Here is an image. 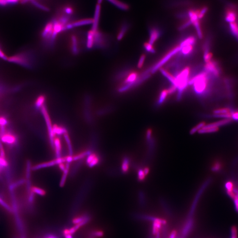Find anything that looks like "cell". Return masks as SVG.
<instances>
[{
    "mask_svg": "<svg viewBox=\"0 0 238 238\" xmlns=\"http://www.w3.org/2000/svg\"><path fill=\"white\" fill-rule=\"evenodd\" d=\"M214 78L205 71L190 79L188 85H193L194 92L199 96H205L210 92L212 80Z\"/></svg>",
    "mask_w": 238,
    "mask_h": 238,
    "instance_id": "cell-1",
    "label": "cell"
},
{
    "mask_svg": "<svg viewBox=\"0 0 238 238\" xmlns=\"http://www.w3.org/2000/svg\"><path fill=\"white\" fill-rule=\"evenodd\" d=\"M190 72V68L186 67L182 71L177 74L175 77L176 80V86L178 90L177 97L178 100L181 99L184 91L188 86Z\"/></svg>",
    "mask_w": 238,
    "mask_h": 238,
    "instance_id": "cell-2",
    "label": "cell"
},
{
    "mask_svg": "<svg viewBox=\"0 0 238 238\" xmlns=\"http://www.w3.org/2000/svg\"><path fill=\"white\" fill-rule=\"evenodd\" d=\"M180 50H181V48L179 46V45L176 46V47L172 49L162 59H160L159 61L156 63L152 67L147 70H146L144 71V73H146V74L152 75L154 74L159 69L162 68V66L165 64L166 62H167L173 56L177 53L179 52Z\"/></svg>",
    "mask_w": 238,
    "mask_h": 238,
    "instance_id": "cell-3",
    "label": "cell"
},
{
    "mask_svg": "<svg viewBox=\"0 0 238 238\" xmlns=\"http://www.w3.org/2000/svg\"><path fill=\"white\" fill-rule=\"evenodd\" d=\"M7 60L27 68H31L32 66L30 57L26 53H20L8 57Z\"/></svg>",
    "mask_w": 238,
    "mask_h": 238,
    "instance_id": "cell-4",
    "label": "cell"
},
{
    "mask_svg": "<svg viewBox=\"0 0 238 238\" xmlns=\"http://www.w3.org/2000/svg\"><path fill=\"white\" fill-rule=\"evenodd\" d=\"M204 71L214 78H219L221 74V69L219 63L213 59L210 62L205 63L204 66Z\"/></svg>",
    "mask_w": 238,
    "mask_h": 238,
    "instance_id": "cell-5",
    "label": "cell"
},
{
    "mask_svg": "<svg viewBox=\"0 0 238 238\" xmlns=\"http://www.w3.org/2000/svg\"><path fill=\"white\" fill-rule=\"evenodd\" d=\"M41 110L42 114L43 115V116L44 117V118L45 119L46 126H47L51 145L53 148H54V142L55 136L54 133H53V125L52 124L50 116H49V112H48L47 108H46L45 105H43V106L42 107V108H41Z\"/></svg>",
    "mask_w": 238,
    "mask_h": 238,
    "instance_id": "cell-6",
    "label": "cell"
},
{
    "mask_svg": "<svg viewBox=\"0 0 238 238\" xmlns=\"http://www.w3.org/2000/svg\"><path fill=\"white\" fill-rule=\"evenodd\" d=\"M238 8L234 4H229L225 12V19L227 22H234L238 18Z\"/></svg>",
    "mask_w": 238,
    "mask_h": 238,
    "instance_id": "cell-7",
    "label": "cell"
},
{
    "mask_svg": "<svg viewBox=\"0 0 238 238\" xmlns=\"http://www.w3.org/2000/svg\"><path fill=\"white\" fill-rule=\"evenodd\" d=\"M65 162H66L65 157L57 158L55 159L52 160L49 162H43V163L34 165L32 167V170H38L42 168H45L50 167L54 166L55 165L59 164L61 163H65Z\"/></svg>",
    "mask_w": 238,
    "mask_h": 238,
    "instance_id": "cell-8",
    "label": "cell"
},
{
    "mask_svg": "<svg viewBox=\"0 0 238 238\" xmlns=\"http://www.w3.org/2000/svg\"><path fill=\"white\" fill-rule=\"evenodd\" d=\"M105 37L98 31L95 32V44L94 47L103 48L106 45Z\"/></svg>",
    "mask_w": 238,
    "mask_h": 238,
    "instance_id": "cell-9",
    "label": "cell"
},
{
    "mask_svg": "<svg viewBox=\"0 0 238 238\" xmlns=\"http://www.w3.org/2000/svg\"><path fill=\"white\" fill-rule=\"evenodd\" d=\"M1 139L2 142L9 145L14 144L17 142L16 136L10 132H5L1 136Z\"/></svg>",
    "mask_w": 238,
    "mask_h": 238,
    "instance_id": "cell-10",
    "label": "cell"
},
{
    "mask_svg": "<svg viewBox=\"0 0 238 238\" xmlns=\"http://www.w3.org/2000/svg\"><path fill=\"white\" fill-rule=\"evenodd\" d=\"M101 5L97 4L95 8V16L93 19V23L92 30L94 32L98 31V24H99V18H100L101 13Z\"/></svg>",
    "mask_w": 238,
    "mask_h": 238,
    "instance_id": "cell-11",
    "label": "cell"
},
{
    "mask_svg": "<svg viewBox=\"0 0 238 238\" xmlns=\"http://www.w3.org/2000/svg\"><path fill=\"white\" fill-rule=\"evenodd\" d=\"M70 44H71L70 47H71V52L74 55H77L80 52V47H79V41L76 36L71 35Z\"/></svg>",
    "mask_w": 238,
    "mask_h": 238,
    "instance_id": "cell-12",
    "label": "cell"
},
{
    "mask_svg": "<svg viewBox=\"0 0 238 238\" xmlns=\"http://www.w3.org/2000/svg\"><path fill=\"white\" fill-rule=\"evenodd\" d=\"M161 35V32L158 29L156 28H152L150 29V39L149 43L150 45H153Z\"/></svg>",
    "mask_w": 238,
    "mask_h": 238,
    "instance_id": "cell-13",
    "label": "cell"
},
{
    "mask_svg": "<svg viewBox=\"0 0 238 238\" xmlns=\"http://www.w3.org/2000/svg\"><path fill=\"white\" fill-rule=\"evenodd\" d=\"M95 44V32L92 30L89 31L87 33L86 41V46L89 49L94 47Z\"/></svg>",
    "mask_w": 238,
    "mask_h": 238,
    "instance_id": "cell-14",
    "label": "cell"
},
{
    "mask_svg": "<svg viewBox=\"0 0 238 238\" xmlns=\"http://www.w3.org/2000/svg\"><path fill=\"white\" fill-rule=\"evenodd\" d=\"M231 122H232V120L231 119H223V120L218 121V122L210 123V124H207V125H205V126L208 127H217V128H219L220 127L224 126V125L230 124V123H231Z\"/></svg>",
    "mask_w": 238,
    "mask_h": 238,
    "instance_id": "cell-15",
    "label": "cell"
},
{
    "mask_svg": "<svg viewBox=\"0 0 238 238\" xmlns=\"http://www.w3.org/2000/svg\"><path fill=\"white\" fill-rule=\"evenodd\" d=\"M54 148L55 150L56 157L57 158L61 157V141L58 137L54 138Z\"/></svg>",
    "mask_w": 238,
    "mask_h": 238,
    "instance_id": "cell-16",
    "label": "cell"
},
{
    "mask_svg": "<svg viewBox=\"0 0 238 238\" xmlns=\"http://www.w3.org/2000/svg\"><path fill=\"white\" fill-rule=\"evenodd\" d=\"M93 19H80V20H77L73 23H71V25L72 28L78 27L86 25L91 24H93Z\"/></svg>",
    "mask_w": 238,
    "mask_h": 238,
    "instance_id": "cell-17",
    "label": "cell"
},
{
    "mask_svg": "<svg viewBox=\"0 0 238 238\" xmlns=\"http://www.w3.org/2000/svg\"><path fill=\"white\" fill-rule=\"evenodd\" d=\"M159 70L160 72H161V73H162V74L164 76H165V77H166V78L171 82L172 85L176 86V80L175 77L173 76L172 74H171L169 72H168V71L165 70V69L161 68Z\"/></svg>",
    "mask_w": 238,
    "mask_h": 238,
    "instance_id": "cell-18",
    "label": "cell"
},
{
    "mask_svg": "<svg viewBox=\"0 0 238 238\" xmlns=\"http://www.w3.org/2000/svg\"><path fill=\"white\" fill-rule=\"evenodd\" d=\"M53 133L54 135H65V134L68 133L66 129L62 126H58L57 124H55L53 125Z\"/></svg>",
    "mask_w": 238,
    "mask_h": 238,
    "instance_id": "cell-19",
    "label": "cell"
},
{
    "mask_svg": "<svg viewBox=\"0 0 238 238\" xmlns=\"http://www.w3.org/2000/svg\"><path fill=\"white\" fill-rule=\"evenodd\" d=\"M225 188H226V192L228 195L233 199L235 197V194L233 191L234 188L233 183L231 181H227L225 184Z\"/></svg>",
    "mask_w": 238,
    "mask_h": 238,
    "instance_id": "cell-20",
    "label": "cell"
},
{
    "mask_svg": "<svg viewBox=\"0 0 238 238\" xmlns=\"http://www.w3.org/2000/svg\"><path fill=\"white\" fill-rule=\"evenodd\" d=\"M108 1L122 10L127 11L129 8V7L127 4L122 3L119 0H108Z\"/></svg>",
    "mask_w": 238,
    "mask_h": 238,
    "instance_id": "cell-21",
    "label": "cell"
},
{
    "mask_svg": "<svg viewBox=\"0 0 238 238\" xmlns=\"http://www.w3.org/2000/svg\"><path fill=\"white\" fill-rule=\"evenodd\" d=\"M195 42L196 39L195 37L194 36H191L188 37L184 39L182 42L180 43L179 45L181 48L186 46V45H193L195 44Z\"/></svg>",
    "mask_w": 238,
    "mask_h": 238,
    "instance_id": "cell-22",
    "label": "cell"
},
{
    "mask_svg": "<svg viewBox=\"0 0 238 238\" xmlns=\"http://www.w3.org/2000/svg\"><path fill=\"white\" fill-rule=\"evenodd\" d=\"M129 28L128 24L124 23L122 25V27L120 28L118 35L117 36V39L118 40H121L124 37V36L126 34Z\"/></svg>",
    "mask_w": 238,
    "mask_h": 238,
    "instance_id": "cell-23",
    "label": "cell"
},
{
    "mask_svg": "<svg viewBox=\"0 0 238 238\" xmlns=\"http://www.w3.org/2000/svg\"><path fill=\"white\" fill-rule=\"evenodd\" d=\"M70 163H67L66 164L65 169L64 171H63V174L62 178H61L60 184H59V186L60 187H63L65 185V184L66 181L67 176H68V174H69V169H70Z\"/></svg>",
    "mask_w": 238,
    "mask_h": 238,
    "instance_id": "cell-24",
    "label": "cell"
},
{
    "mask_svg": "<svg viewBox=\"0 0 238 238\" xmlns=\"http://www.w3.org/2000/svg\"><path fill=\"white\" fill-rule=\"evenodd\" d=\"M229 30L231 34L237 38H238V23L237 22L229 23Z\"/></svg>",
    "mask_w": 238,
    "mask_h": 238,
    "instance_id": "cell-25",
    "label": "cell"
},
{
    "mask_svg": "<svg viewBox=\"0 0 238 238\" xmlns=\"http://www.w3.org/2000/svg\"><path fill=\"white\" fill-rule=\"evenodd\" d=\"M45 99L46 98L44 95H41L39 96L35 101V108L37 109H41L43 105H44Z\"/></svg>",
    "mask_w": 238,
    "mask_h": 238,
    "instance_id": "cell-26",
    "label": "cell"
},
{
    "mask_svg": "<svg viewBox=\"0 0 238 238\" xmlns=\"http://www.w3.org/2000/svg\"><path fill=\"white\" fill-rule=\"evenodd\" d=\"M218 129H219V128H217V127H208L206 126L205 125L203 128L201 129L198 132L200 134L214 133L217 132V131H218Z\"/></svg>",
    "mask_w": 238,
    "mask_h": 238,
    "instance_id": "cell-27",
    "label": "cell"
},
{
    "mask_svg": "<svg viewBox=\"0 0 238 238\" xmlns=\"http://www.w3.org/2000/svg\"><path fill=\"white\" fill-rule=\"evenodd\" d=\"M193 50V45H188L181 48V50L179 52L181 53V54L184 56H187L190 55Z\"/></svg>",
    "mask_w": 238,
    "mask_h": 238,
    "instance_id": "cell-28",
    "label": "cell"
},
{
    "mask_svg": "<svg viewBox=\"0 0 238 238\" xmlns=\"http://www.w3.org/2000/svg\"><path fill=\"white\" fill-rule=\"evenodd\" d=\"M91 153L90 151H84L83 152L78 153V154L72 156L73 157V161H78L83 158L86 156H88Z\"/></svg>",
    "mask_w": 238,
    "mask_h": 238,
    "instance_id": "cell-29",
    "label": "cell"
},
{
    "mask_svg": "<svg viewBox=\"0 0 238 238\" xmlns=\"http://www.w3.org/2000/svg\"><path fill=\"white\" fill-rule=\"evenodd\" d=\"M64 136L65 140L67 144V145H68L69 155H73V148H72L71 139H70L69 135L68 134V133H67L65 134V135H64Z\"/></svg>",
    "mask_w": 238,
    "mask_h": 238,
    "instance_id": "cell-30",
    "label": "cell"
},
{
    "mask_svg": "<svg viewBox=\"0 0 238 238\" xmlns=\"http://www.w3.org/2000/svg\"><path fill=\"white\" fill-rule=\"evenodd\" d=\"M232 110V109L230 108L225 107V108H219L214 110L213 115L227 114V113L231 112Z\"/></svg>",
    "mask_w": 238,
    "mask_h": 238,
    "instance_id": "cell-31",
    "label": "cell"
},
{
    "mask_svg": "<svg viewBox=\"0 0 238 238\" xmlns=\"http://www.w3.org/2000/svg\"><path fill=\"white\" fill-rule=\"evenodd\" d=\"M168 95V93L167 90H164L162 91L161 92V94H160L159 98L158 99L157 101V105L158 106H160V105H162V104L164 103L165 101V99L167 97V95Z\"/></svg>",
    "mask_w": 238,
    "mask_h": 238,
    "instance_id": "cell-32",
    "label": "cell"
},
{
    "mask_svg": "<svg viewBox=\"0 0 238 238\" xmlns=\"http://www.w3.org/2000/svg\"><path fill=\"white\" fill-rule=\"evenodd\" d=\"M192 24L195 27L196 31L197 33L198 37L200 39H202V38H203V33H202V29H201V25H200L199 20L194 22Z\"/></svg>",
    "mask_w": 238,
    "mask_h": 238,
    "instance_id": "cell-33",
    "label": "cell"
},
{
    "mask_svg": "<svg viewBox=\"0 0 238 238\" xmlns=\"http://www.w3.org/2000/svg\"><path fill=\"white\" fill-rule=\"evenodd\" d=\"M129 160L127 158H125L123 161L122 165V170L124 173H127L129 168Z\"/></svg>",
    "mask_w": 238,
    "mask_h": 238,
    "instance_id": "cell-34",
    "label": "cell"
},
{
    "mask_svg": "<svg viewBox=\"0 0 238 238\" xmlns=\"http://www.w3.org/2000/svg\"><path fill=\"white\" fill-rule=\"evenodd\" d=\"M31 191L34 194H36L41 196L45 195L46 194L45 190H43L42 188H38V187H32L31 188Z\"/></svg>",
    "mask_w": 238,
    "mask_h": 238,
    "instance_id": "cell-35",
    "label": "cell"
},
{
    "mask_svg": "<svg viewBox=\"0 0 238 238\" xmlns=\"http://www.w3.org/2000/svg\"><path fill=\"white\" fill-rule=\"evenodd\" d=\"M205 125V122H201V123H199L198 125L194 127L193 128L191 129V130L190 131V134L191 135H193V134L195 133L196 132H199L201 129L203 128L204 126Z\"/></svg>",
    "mask_w": 238,
    "mask_h": 238,
    "instance_id": "cell-36",
    "label": "cell"
},
{
    "mask_svg": "<svg viewBox=\"0 0 238 238\" xmlns=\"http://www.w3.org/2000/svg\"><path fill=\"white\" fill-rule=\"evenodd\" d=\"M31 3L34 5V6L38 8H40V9L43 10V11H49V9L48 8L44 6V5H42L40 3L36 1L35 0H31Z\"/></svg>",
    "mask_w": 238,
    "mask_h": 238,
    "instance_id": "cell-37",
    "label": "cell"
},
{
    "mask_svg": "<svg viewBox=\"0 0 238 238\" xmlns=\"http://www.w3.org/2000/svg\"><path fill=\"white\" fill-rule=\"evenodd\" d=\"M144 47L145 50L148 52L151 53V54H154L155 53V49H154L153 46L150 45V43H145L144 44Z\"/></svg>",
    "mask_w": 238,
    "mask_h": 238,
    "instance_id": "cell-38",
    "label": "cell"
},
{
    "mask_svg": "<svg viewBox=\"0 0 238 238\" xmlns=\"http://www.w3.org/2000/svg\"><path fill=\"white\" fill-rule=\"evenodd\" d=\"M32 170V167L30 161H28L27 163L26 178L28 180H29L31 177V171Z\"/></svg>",
    "mask_w": 238,
    "mask_h": 238,
    "instance_id": "cell-39",
    "label": "cell"
},
{
    "mask_svg": "<svg viewBox=\"0 0 238 238\" xmlns=\"http://www.w3.org/2000/svg\"><path fill=\"white\" fill-rule=\"evenodd\" d=\"M203 58H204V60L205 63L210 62L213 58V54L211 52H210V51L204 52Z\"/></svg>",
    "mask_w": 238,
    "mask_h": 238,
    "instance_id": "cell-40",
    "label": "cell"
},
{
    "mask_svg": "<svg viewBox=\"0 0 238 238\" xmlns=\"http://www.w3.org/2000/svg\"><path fill=\"white\" fill-rule=\"evenodd\" d=\"M208 11V8L207 7H206V6L202 8L200 10H199V19H202L205 16V15L206 14Z\"/></svg>",
    "mask_w": 238,
    "mask_h": 238,
    "instance_id": "cell-41",
    "label": "cell"
},
{
    "mask_svg": "<svg viewBox=\"0 0 238 238\" xmlns=\"http://www.w3.org/2000/svg\"><path fill=\"white\" fill-rule=\"evenodd\" d=\"M25 182V179H20V180H19V181L16 182L14 183H13L12 184H11L10 186V189L11 190H13L14 188H17L18 186L23 184Z\"/></svg>",
    "mask_w": 238,
    "mask_h": 238,
    "instance_id": "cell-42",
    "label": "cell"
},
{
    "mask_svg": "<svg viewBox=\"0 0 238 238\" xmlns=\"http://www.w3.org/2000/svg\"><path fill=\"white\" fill-rule=\"evenodd\" d=\"M0 205L3 206L5 209L7 210L8 211L10 212L12 211V209L10 207L9 205L7 204L6 202L5 201H4L1 198H0Z\"/></svg>",
    "mask_w": 238,
    "mask_h": 238,
    "instance_id": "cell-43",
    "label": "cell"
},
{
    "mask_svg": "<svg viewBox=\"0 0 238 238\" xmlns=\"http://www.w3.org/2000/svg\"><path fill=\"white\" fill-rule=\"evenodd\" d=\"M146 175L143 170L140 169L138 173V178L140 181H142L145 178Z\"/></svg>",
    "mask_w": 238,
    "mask_h": 238,
    "instance_id": "cell-44",
    "label": "cell"
},
{
    "mask_svg": "<svg viewBox=\"0 0 238 238\" xmlns=\"http://www.w3.org/2000/svg\"><path fill=\"white\" fill-rule=\"evenodd\" d=\"M191 24H192L190 20H188V21H186L185 23H184L182 24L181 26H180L179 28H178V30L179 31L183 30L184 29L187 28L190 26V25Z\"/></svg>",
    "mask_w": 238,
    "mask_h": 238,
    "instance_id": "cell-45",
    "label": "cell"
},
{
    "mask_svg": "<svg viewBox=\"0 0 238 238\" xmlns=\"http://www.w3.org/2000/svg\"><path fill=\"white\" fill-rule=\"evenodd\" d=\"M221 165L219 162H216L212 167V170L214 172H218L220 169Z\"/></svg>",
    "mask_w": 238,
    "mask_h": 238,
    "instance_id": "cell-46",
    "label": "cell"
},
{
    "mask_svg": "<svg viewBox=\"0 0 238 238\" xmlns=\"http://www.w3.org/2000/svg\"><path fill=\"white\" fill-rule=\"evenodd\" d=\"M145 58L146 56L145 55L143 54L141 56L140 59H139V61H138V65H137V67H138V69H141L144 63L145 60Z\"/></svg>",
    "mask_w": 238,
    "mask_h": 238,
    "instance_id": "cell-47",
    "label": "cell"
},
{
    "mask_svg": "<svg viewBox=\"0 0 238 238\" xmlns=\"http://www.w3.org/2000/svg\"><path fill=\"white\" fill-rule=\"evenodd\" d=\"M231 120L238 122V110H232L231 112Z\"/></svg>",
    "mask_w": 238,
    "mask_h": 238,
    "instance_id": "cell-48",
    "label": "cell"
},
{
    "mask_svg": "<svg viewBox=\"0 0 238 238\" xmlns=\"http://www.w3.org/2000/svg\"><path fill=\"white\" fill-rule=\"evenodd\" d=\"M8 165V163L7 161L5 159V158L0 157V166L4 168H5L7 167Z\"/></svg>",
    "mask_w": 238,
    "mask_h": 238,
    "instance_id": "cell-49",
    "label": "cell"
},
{
    "mask_svg": "<svg viewBox=\"0 0 238 238\" xmlns=\"http://www.w3.org/2000/svg\"><path fill=\"white\" fill-rule=\"evenodd\" d=\"M99 158H98V157L97 156H96V157H95V158L94 159V160H93V161H92V162H91L89 164H88V166L90 168L93 167H94L95 166V165H97V164H98V163H99Z\"/></svg>",
    "mask_w": 238,
    "mask_h": 238,
    "instance_id": "cell-50",
    "label": "cell"
},
{
    "mask_svg": "<svg viewBox=\"0 0 238 238\" xmlns=\"http://www.w3.org/2000/svg\"><path fill=\"white\" fill-rule=\"evenodd\" d=\"M96 156H97V155L95 153H91L89 155L88 157H87V159H86V162L87 164H89Z\"/></svg>",
    "mask_w": 238,
    "mask_h": 238,
    "instance_id": "cell-51",
    "label": "cell"
},
{
    "mask_svg": "<svg viewBox=\"0 0 238 238\" xmlns=\"http://www.w3.org/2000/svg\"><path fill=\"white\" fill-rule=\"evenodd\" d=\"M8 123L7 119L4 116H0V127H5Z\"/></svg>",
    "mask_w": 238,
    "mask_h": 238,
    "instance_id": "cell-52",
    "label": "cell"
},
{
    "mask_svg": "<svg viewBox=\"0 0 238 238\" xmlns=\"http://www.w3.org/2000/svg\"><path fill=\"white\" fill-rule=\"evenodd\" d=\"M87 216H83V217H78V218H75V219L73 220V223L74 224H76V225L80 224L81 222H82L83 221V220H84L85 219L86 217H87Z\"/></svg>",
    "mask_w": 238,
    "mask_h": 238,
    "instance_id": "cell-53",
    "label": "cell"
},
{
    "mask_svg": "<svg viewBox=\"0 0 238 238\" xmlns=\"http://www.w3.org/2000/svg\"><path fill=\"white\" fill-rule=\"evenodd\" d=\"M167 90L168 93V95H171V94H173L177 90V87L174 85H172L170 87L168 88V89Z\"/></svg>",
    "mask_w": 238,
    "mask_h": 238,
    "instance_id": "cell-54",
    "label": "cell"
},
{
    "mask_svg": "<svg viewBox=\"0 0 238 238\" xmlns=\"http://www.w3.org/2000/svg\"><path fill=\"white\" fill-rule=\"evenodd\" d=\"M64 12L67 15L70 16L73 13V10L70 7H66L64 8Z\"/></svg>",
    "mask_w": 238,
    "mask_h": 238,
    "instance_id": "cell-55",
    "label": "cell"
},
{
    "mask_svg": "<svg viewBox=\"0 0 238 238\" xmlns=\"http://www.w3.org/2000/svg\"><path fill=\"white\" fill-rule=\"evenodd\" d=\"M103 235V233L101 231H94L92 233V235L95 237H101Z\"/></svg>",
    "mask_w": 238,
    "mask_h": 238,
    "instance_id": "cell-56",
    "label": "cell"
},
{
    "mask_svg": "<svg viewBox=\"0 0 238 238\" xmlns=\"http://www.w3.org/2000/svg\"><path fill=\"white\" fill-rule=\"evenodd\" d=\"M59 169L61 170L62 171H64L66 168V164H65L64 163H61L58 164Z\"/></svg>",
    "mask_w": 238,
    "mask_h": 238,
    "instance_id": "cell-57",
    "label": "cell"
},
{
    "mask_svg": "<svg viewBox=\"0 0 238 238\" xmlns=\"http://www.w3.org/2000/svg\"><path fill=\"white\" fill-rule=\"evenodd\" d=\"M7 5L6 0H0V5L1 6H5V5Z\"/></svg>",
    "mask_w": 238,
    "mask_h": 238,
    "instance_id": "cell-58",
    "label": "cell"
},
{
    "mask_svg": "<svg viewBox=\"0 0 238 238\" xmlns=\"http://www.w3.org/2000/svg\"><path fill=\"white\" fill-rule=\"evenodd\" d=\"M143 170L144 171L145 173L146 176L148 175V173H149V171H150V170H149V168H148V167L145 168Z\"/></svg>",
    "mask_w": 238,
    "mask_h": 238,
    "instance_id": "cell-59",
    "label": "cell"
},
{
    "mask_svg": "<svg viewBox=\"0 0 238 238\" xmlns=\"http://www.w3.org/2000/svg\"><path fill=\"white\" fill-rule=\"evenodd\" d=\"M65 238H72L71 235L69 234L65 235Z\"/></svg>",
    "mask_w": 238,
    "mask_h": 238,
    "instance_id": "cell-60",
    "label": "cell"
},
{
    "mask_svg": "<svg viewBox=\"0 0 238 238\" xmlns=\"http://www.w3.org/2000/svg\"><path fill=\"white\" fill-rule=\"evenodd\" d=\"M47 238H57V237L56 236L54 235H50Z\"/></svg>",
    "mask_w": 238,
    "mask_h": 238,
    "instance_id": "cell-61",
    "label": "cell"
},
{
    "mask_svg": "<svg viewBox=\"0 0 238 238\" xmlns=\"http://www.w3.org/2000/svg\"><path fill=\"white\" fill-rule=\"evenodd\" d=\"M237 39H238V38Z\"/></svg>",
    "mask_w": 238,
    "mask_h": 238,
    "instance_id": "cell-62",
    "label": "cell"
},
{
    "mask_svg": "<svg viewBox=\"0 0 238 238\" xmlns=\"http://www.w3.org/2000/svg\"><path fill=\"white\" fill-rule=\"evenodd\" d=\"M237 196H238V195H237Z\"/></svg>",
    "mask_w": 238,
    "mask_h": 238,
    "instance_id": "cell-63",
    "label": "cell"
}]
</instances>
